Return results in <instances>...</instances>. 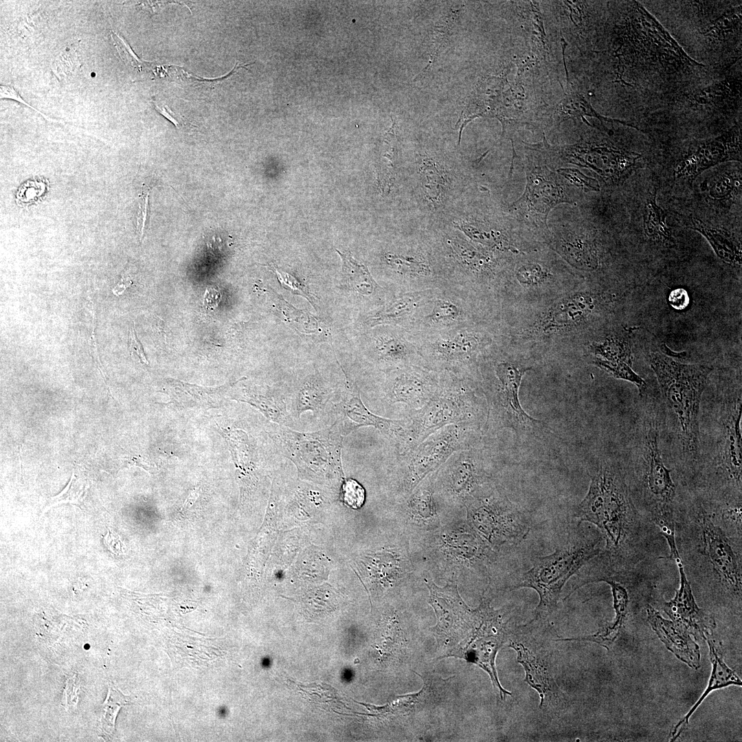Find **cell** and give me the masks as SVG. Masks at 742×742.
Returning <instances> with one entry per match:
<instances>
[{"mask_svg": "<svg viewBox=\"0 0 742 742\" xmlns=\"http://www.w3.org/2000/svg\"><path fill=\"white\" fill-rule=\"evenodd\" d=\"M428 587L429 603L437 617L433 631L442 657H459L476 664L489 675L502 699L511 695L502 686L495 666L497 653L510 633L506 611L494 609L485 598L472 609L455 585Z\"/></svg>", "mask_w": 742, "mask_h": 742, "instance_id": "cell-1", "label": "cell"}, {"mask_svg": "<svg viewBox=\"0 0 742 742\" xmlns=\"http://www.w3.org/2000/svg\"><path fill=\"white\" fill-rule=\"evenodd\" d=\"M649 362L659 384L660 434L666 435L668 453L679 467L696 470L701 399L713 368L684 363L660 352H651Z\"/></svg>", "mask_w": 742, "mask_h": 742, "instance_id": "cell-2", "label": "cell"}, {"mask_svg": "<svg viewBox=\"0 0 742 742\" xmlns=\"http://www.w3.org/2000/svg\"><path fill=\"white\" fill-rule=\"evenodd\" d=\"M578 522L595 525L606 542V549L618 554L633 525L635 508L625 474L619 464L604 461L591 476L587 494L576 508Z\"/></svg>", "mask_w": 742, "mask_h": 742, "instance_id": "cell-3", "label": "cell"}, {"mask_svg": "<svg viewBox=\"0 0 742 742\" xmlns=\"http://www.w3.org/2000/svg\"><path fill=\"white\" fill-rule=\"evenodd\" d=\"M603 539L574 529L563 544L550 554L537 557L532 567L517 578L512 589L531 588L539 597L535 617L530 622L545 620L556 610L564 585L600 554Z\"/></svg>", "mask_w": 742, "mask_h": 742, "instance_id": "cell-4", "label": "cell"}, {"mask_svg": "<svg viewBox=\"0 0 742 742\" xmlns=\"http://www.w3.org/2000/svg\"><path fill=\"white\" fill-rule=\"evenodd\" d=\"M486 406L465 383L444 377L429 401L403 418V429L394 445L397 454L415 448L437 430L452 424L477 422L484 427Z\"/></svg>", "mask_w": 742, "mask_h": 742, "instance_id": "cell-5", "label": "cell"}, {"mask_svg": "<svg viewBox=\"0 0 742 742\" xmlns=\"http://www.w3.org/2000/svg\"><path fill=\"white\" fill-rule=\"evenodd\" d=\"M643 401L635 423L630 458L651 513L673 509L676 487L662 456L659 402L649 398Z\"/></svg>", "mask_w": 742, "mask_h": 742, "instance_id": "cell-6", "label": "cell"}, {"mask_svg": "<svg viewBox=\"0 0 742 742\" xmlns=\"http://www.w3.org/2000/svg\"><path fill=\"white\" fill-rule=\"evenodd\" d=\"M482 429L484 425L477 422L452 424L437 430L415 448L397 454L393 466L396 493L406 497L453 453L478 446Z\"/></svg>", "mask_w": 742, "mask_h": 742, "instance_id": "cell-7", "label": "cell"}, {"mask_svg": "<svg viewBox=\"0 0 742 742\" xmlns=\"http://www.w3.org/2000/svg\"><path fill=\"white\" fill-rule=\"evenodd\" d=\"M464 506L471 526L495 551L520 543L530 530L529 516L493 482L471 497Z\"/></svg>", "mask_w": 742, "mask_h": 742, "instance_id": "cell-8", "label": "cell"}, {"mask_svg": "<svg viewBox=\"0 0 742 742\" xmlns=\"http://www.w3.org/2000/svg\"><path fill=\"white\" fill-rule=\"evenodd\" d=\"M712 409V434L708 451L701 455L709 460L717 473L741 493L742 444L741 422L742 417L741 387L726 392L715 401ZM700 463V462H699Z\"/></svg>", "mask_w": 742, "mask_h": 742, "instance_id": "cell-9", "label": "cell"}, {"mask_svg": "<svg viewBox=\"0 0 742 742\" xmlns=\"http://www.w3.org/2000/svg\"><path fill=\"white\" fill-rule=\"evenodd\" d=\"M276 437L284 455L298 470L314 477L341 475L344 436L335 423L315 432H300L288 427H277Z\"/></svg>", "mask_w": 742, "mask_h": 742, "instance_id": "cell-10", "label": "cell"}, {"mask_svg": "<svg viewBox=\"0 0 742 742\" xmlns=\"http://www.w3.org/2000/svg\"><path fill=\"white\" fill-rule=\"evenodd\" d=\"M510 361H499L495 368L496 382L486 393L487 417L484 429H513L521 436L533 431L540 421L528 415L519 400V388L523 376L530 370Z\"/></svg>", "mask_w": 742, "mask_h": 742, "instance_id": "cell-11", "label": "cell"}, {"mask_svg": "<svg viewBox=\"0 0 742 742\" xmlns=\"http://www.w3.org/2000/svg\"><path fill=\"white\" fill-rule=\"evenodd\" d=\"M492 482L489 457L477 446L453 453L434 472V490L448 502L464 505Z\"/></svg>", "mask_w": 742, "mask_h": 742, "instance_id": "cell-12", "label": "cell"}, {"mask_svg": "<svg viewBox=\"0 0 742 742\" xmlns=\"http://www.w3.org/2000/svg\"><path fill=\"white\" fill-rule=\"evenodd\" d=\"M527 183L523 195L512 204L519 213L537 225L546 226L550 211L561 203H574L562 179L546 166L527 168Z\"/></svg>", "mask_w": 742, "mask_h": 742, "instance_id": "cell-13", "label": "cell"}, {"mask_svg": "<svg viewBox=\"0 0 742 742\" xmlns=\"http://www.w3.org/2000/svg\"><path fill=\"white\" fill-rule=\"evenodd\" d=\"M336 421L344 436L362 427H374L395 445L403 429V419L392 420L370 412L361 399L359 391L352 382H347L346 392L338 406Z\"/></svg>", "mask_w": 742, "mask_h": 742, "instance_id": "cell-14", "label": "cell"}, {"mask_svg": "<svg viewBox=\"0 0 742 742\" xmlns=\"http://www.w3.org/2000/svg\"><path fill=\"white\" fill-rule=\"evenodd\" d=\"M705 554L722 583L734 594L741 595V563L723 531L707 517L703 519Z\"/></svg>", "mask_w": 742, "mask_h": 742, "instance_id": "cell-15", "label": "cell"}, {"mask_svg": "<svg viewBox=\"0 0 742 742\" xmlns=\"http://www.w3.org/2000/svg\"><path fill=\"white\" fill-rule=\"evenodd\" d=\"M438 383L429 373L405 368L391 373L384 390V400L389 405L403 404L411 411L425 406L434 395Z\"/></svg>", "mask_w": 742, "mask_h": 742, "instance_id": "cell-16", "label": "cell"}, {"mask_svg": "<svg viewBox=\"0 0 742 742\" xmlns=\"http://www.w3.org/2000/svg\"><path fill=\"white\" fill-rule=\"evenodd\" d=\"M675 561L679 572V588L673 599L663 605V609L672 621L682 627L695 637L705 638L715 627L714 620L700 609L695 600L687 580L680 555Z\"/></svg>", "mask_w": 742, "mask_h": 742, "instance_id": "cell-17", "label": "cell"}, {"mask_svg": "<svg viewBox=\"0 0 742 742\" xmlns=\"http://www.w3.org/2000/svg\"><path fill=\"white\" fill-rule=\"evenodd\" d=\"M728 136H722L706 142L686 155L675 166L673 174L676 179L693 181L702 172L719 163L736 160L741 161V148L739 142L728 141Z\"/></svg>", "mask_w": 742, "mask_h": 742, "instance_id": "cell-18", "label": "cell"}, {"mask_svg": "<svg viewBox=\"0 0 742 742\" xmlns=\"http://www.w3.org/2000/svg\"><path fill=\"white\" fill-rule=\"evenodd\" d=\"M508 647L516 651L517 662L525 670L524 682L538 692L541 697L539 708L559 703L562 693L554 681L546 657L516 640H511Z\"/></svg>", "mask_w": 742, "mask_h": 742, "instance_id": "cell-19", "label": "cell"}, {"mask_svg": "<svg viewBox=\"0 0 742 742\" xmlns=\"http://www.w3.org/2000/svg\"><path fill=\"white\" fill-rule=\"evenodd\" d=\"M647 620L660 640L677 658L688 666L700 667L701 654L698 644L682 627L662 618L651 605L647 607Z\"/></svg>", "mask_w": 742, "mask_h": 742, "instance_id": "cell-20", "label": "cell"}, {"mask_svg": "<svg viewBox=\"0 0 742 742\" xmlns=\"http://www.w3.org/2000/svg\"><path fill=\"white\" fill-rule=\"evenodd\" d=\"M599 302L596 295L588 293L565 298L549 309L539 322L540 328L546 332L563 330L578 324L596 311Z\"/></svg>", "mask_w": 742, "mask_h": 742, "instance_id": "cell-21", "label": "cell"}, {"mask_svg": "<svg viewBox=\"0 0 742 742\" xmlns=\"http://www.w3.org/2000/svg\"><path fill=\"white\" fill-rule=\"evenodd\" d=\"M596 581H604L611 587L615 611L614 619L601 627L593 635L579 638H563L558 640L590 641L598 643L609 649L618 638L627 618L629 605L628 592L625 586L612 576L604 575L592 580V582Z\"/></svg>", "mask_w": 742, "mask_h": 742, "instance_id": "cell-22", "label": "cell"}, {"mask_svg": "<svg viewBox=\"0 0 742 742\" xmlns=\"http://www.w3.org/2000/svg\"><path fill=\"white\" fill-rule=\"evenodd\" d=\"M709 647V655L712 665L711 675L707 688L690 711L674 727L671 741H675L688 725V720L708 695L715 689L730 685L741 686V680L723 662V657L710 634L704 638Z\"/></svg>", "mask_w": 742, "mask_h": 742, "instance_id": "cell-23", "label": "cell"}, {"mask_svg": "<svg viewBox=\"0 0 742 742\" xmlns=\"http://www.w3.org/2000/svg\"><path fill=\"white\" fill-rule=\"evenodd\" d=\"M690 227L701 234L708 241L717 256L725 262L741 265V245L735 237L724 229L713 227L694 217Z\"/></svg>", "mask_w": 742, "mask_h": 742, "instance_id": "cell-24", "label": "cell"}, {"mask_svg": "<svg viewBox=\"0 0 742 742\" xmlns=\"http://www.w3.org/2000/svg\"><path fill=\"white\" fill-rule=\"evenodd\" d=\"M479 341L469 335L439 341L431 352L433 361L444 366H458L468 362L478 348Z\"/></svg>", "mask_w": 742, "mask_h": 742, "instance_id": "cell-25", "label": "cell"}, {"mask_svg": "<svg viewBox=\"0 0 742 742\" xmlns=\"http://www.w3.org/2000/svg\"><path fill=\"white\" fill-rule=\"evenodd\" d=\"M434 472L428 475L406 497L403 504L408 517L418 524H428L436 517L434 494Z\"/></svg>", "mask_w": 742, "mask_h": 742, "instance_id": "cell-26", "label": "cell"}, {"mask_svg": "<svg viewBox=\"0 0 742 742\" xmlns=\"http://www.w3.org/2000/svg\"><path fill=\"white\" fill-rule=\"evenodd\" d=\"M656 196V190H654L644 203V231L652 240L668 243L673 241L672 232L666 223V212L657 204Z\"/></svg>", "mask_w": 742, "mask_h": 742, "instance_id": "cell-27", "label": "cell"}, {"mask_svg": "<svg viewBox=\"0 0 742 742\" xmlns=\"http://www.w3.org/2000/svg\"><path fill=\"white\" fill-rule=\"evenodd\" d=\"M318 378L313 376L305 381L293 401V413L297 418L307 412H318L326 406L330 396Z\"/></svg>", "mask_w": 742, "mask_h": 742, "instance_id": "cell-28", "label": "cell"}, {"mask_svg": "<svg viewBox=\"0 0 742 742\" xmlns=\"http://www.w3.org/2000/svg\"><path fill=\"white\" fill-rule=\"evenodd\" d=\"M590 349L595 357L633 366V346L628 335L611 336L602 341L594 343Z\"/></svg>", "mask_w": 742, "mask_h": 742, "instance_id": "cell-29", "label": "cell"}, {"mask_svg": "<svg viewBox=\"0 0 742 742\" xmlns=\"http://www.w3.org/2000/svg\"><path fill=\"white\" fill-rule=\"evenodd\" d=\"M702 190L713 201H726L741 188V170H721L710 176L701 184Z\"/></svg>", "mask_w": 742, "mask_h": 742, "instance_id": "cell-30", "label": "cell"}, {"mask_svg": "<svg viewBox=\"0 0 742 742\" xmlns=\"http://www.w3.org/2000/svg\"><path fill=\"white\" fill-rule=\"evenodd\" d=\"M337 251L342 260L343 278L346 285L362 295L371 294L376 284L368 268L355 260L350 253Z\"/></svg>", "mask_w": 742, "mask_h": 742, "instance_id": "cell-31", "label": "cell"}, {"mask_svg": "<svg viewBox=\"0 0 742 742\" xmlns=\"http://www.w3.org/2000/svg\"><path fill=\"white\" fill-rule=\"evenodd\" d=\"M392 127L385 135L384 143L387 146L386 151L383 154L385 162L378 168L381 186L385 192H388L394 183L398 153V140L396 135V122L392 119Z\"/></svg>", "mask_w": 742, "mask_h": 742, "instance_id": "cell-32", "label": "cell"}, {"mask_svg": "<svg viewBox=\"0 0 742 742\" xmlns=\"http://www.w3.org/2000/svg\"><path fill=\"white\" fill-rule=\"evenodd\" d=\"M131 698L124 696L113 685L111 684L106 699L102 704L100 729L102 735L108 738L114 732L115 720L121 707L130 703Z\"/></svg>", "mask_w": 742, "mask_h": 742, "instance_id": "cell-33", "label": "cell"}, {"mask_svg": "<svg viewBox=\"0 0 742 742\" xmlns=\"http://www.w3.org/2000/svg\"><path fill=\"white\" fill-rule=\"evenodd\" d=\"M592 363L614 378L625 380L636 385L641 396L647 393V385L646 381L629 364L623 362H612L597 357H595Z\"/></svg>", "mask_w": 742, "mask_h": 742, "instance_id": "cell-34", "label": "cell"}, {"mask_svg": "<svg viewBox=\"0 0 742 742\" xmlns=\"http://www.w3.org/2000/svg\"><path fill=\"white\" fill-rule=\"evenodd\" d=\"M458 19V10L453 12H449L447 14L444 16L442 20L436 24L434 29V37L433 48L431 51L430 60L428 65L420 74L422 76L423 73L428 71L429 67L432 65L433 62L438 58L439 53L445 48L447 43L449 41V38L451 35V31L453 27V23Z\"/></svg>", "mask_w": 742, "mask_h": 742, "instance_id": "cell-35", "label": "cell"}, {"mask_svg": "<svg viewBox=\"0 0 742 742\" xmlns=\"http://www.w3.org/2000/svg\"><path fill=\"white\" fill-rule=\"evenodd\" d=\"M412 352L406 345L398 339L383 341L376 348V359L391 365L403 364L411 357Z\"/></svg>", "mask_w": 742, "mask_h": 742, "instance_id": "cell-36", "label": "cell"}, {"mask_svg": "<svg viewBox=\"0 0 742 742\" xmlns=\"http://www.w3.org/2000/svg\"><path fill=\"white\" fill-rule=\"evenodd\" d=\"M74 473L66 487L57 495L51 498L42 512L44 514L49 508L59 504L72 503L80 506L87 485L78 480Z\"/></svg>", "mask_w": 742, "mask_h": 742, "instance_id": "cell-37", "label": "cell"}, {"mask_svg": "<svg viewBox=\"0 0 742 742\" xmlns=\"http://www.w3.org/2000/svg\"><path fill=\"white\" fill-rule=\"evenodd\" d=\"M110 36L121 59L128 67L141 72L150 65V62L139 58L126 41L116 32L111 31Z\"/></svg>", "mask_w": 742, "mask_h": 742, "instance_id": "cell-38", "label": "cell"}, {"mask_svg": "<svg viewBox=\"0 0 742 742\" xmlns=\"http://www.w3.org/2000/svg\"><path fill=\"white\" fill-rule=\"evenodd\" d=\"M386 258L390 265L402 273L422 276L430 273V268L427 263L413 258L389 254Z\"/></svg>", "mask_w": 742, "mask_h": 742, "instance_id": "cell-39", "label": "cell"}, {"mask_svg": "<svg viewBox=\"0 0 742 742\" xmlns=\"http://www.w3.org/2000/svg\"><path fill=\"white\" fill-rule=\"evenodd\" d=\"M414 306V301L413 298L407 297L401 298L394 302L389 308L373 317L371 324L372 325L379 324L401 318L410 312Z\"/></svg>", "mask_w": 742, "mask_h": 742, "instance_id": "cell-40", "label": "cell"}, {"mask_svg": "<svg viewBox=\"0 0 742 742\" xmlns=\"http://www.w3.org/2000/svg\"><path fill=\"white\" fill-rule=\"evenodd\" d=\"M548 275L547 270L536 262L523 265L517 271L519 282L528 286L541 284L547 278Z\"/></svg>", "mask_w": 742, "mask_h": 742, "instance_id": "cell-41", "label": "cell"}, {"mask_svg": "<svg viewBox=\"0 0 742 742\" xmlns=\"http://www.w3.org/2000/svg\"><path fill=\"white\" fill-rule=\"evenodd\" d=\"M79 59L75 49H69L61 53L54 63V71L57 77H67L71 75L79 67Z\"/></svg>", "mask_w": 742, "mask_h": 742, "instance_id": "cell-42", "label": "cell"}, {"mask_svg": "<svg viewBox=\"0 0 742 742\" xmlns=\"http://www.w3.org/2000/svg\"><path fill=\"white\" fill-rule=\"evenodd\" d=\"M557 172L583 190L598 191L600 190L599 183L596 179L583 175L578 170L561 168L557 170Z\"/></svg>", "mask_w": 742, "mask_h": 742, "instance_id": "cell-43", "label": "cell"}, {"mask_svg": "<svg viewBox=\"0 0 742 742\" xmlns=\"http://www.w3.org/2000/svg\"><path fill=\"white\" fill-rule=\"evenodd\" d=\"M342 496L344 502L353 508H360L365 500V491L357 481L346 480L342 485Z\"/></svg>", "mask_w": 742, "mask_h": 742, "instance_id": "cell-44", "label": "cell"}, {"mask_svg": "<svg viewBox=\"0 0 742 742\" xmlns=\"http://www.w3.org/2000/svg\"><path fill=\"white\" fill-rule=\"evenodd\" d=\"M459 314V309L455 304L448 301L440 300L433 309L431 319L436 322L451 321L456 319Z\"/></svg>", "mask_w": 742, "mask_h": 742, "instance_id": "cell-45", "label": "cell"}, {"mask_svg": "<svg viewBox=\"0 0 742 742\" xmlns=\"http://www.w3.org/2000/svg\"><path fill=\"white\" fill-rule=\"evenodd\" d=\"M149 191L150 190L148 187H146L143 190V192L140 196V200L139 202V209L137 216V229L139 235L140 240H142L144 235L145 224L146 221Z\"/></svg>", "mask_w": 742, "mask_h": 742, "instance_id": "cell-46", "label": "cell"}, {"mask_svg": "<svg viewBox=\"0 0 742 742\" xmlns=\"http://www.w3.org/2000/svg\"><path fill=\"white\" fill-rule=\"evenodd\" d=\"M669 304L677 310L686 308L690 302L688 292L682 288L673 290L668 297Z\"/></svg>", "mask_w": 742, "mask_h": 742, "instance_id": "cell-47", "label": "cell"}, {"mask_svg": "<svg viewBox=\"0 0 742 742\" xmlns=\"http://www.w3.org/2000/svg\"><path fill=\"white\" fill-rule=\"evenodd\" d=\"M128 348L131 355H135L144 363L148 364V360L144 352L142 344L136 336L134 324L129 330Z\"/></svg>", "mask_w": 742, "mask_h": 742, "instance_id": "cell-48", "label": "cell"}, {"mask_svg": "<svg viewBox=\"0 0 742 742\" xmlns=\"http://www.w3.org/2000/svg\"><path fill=\"white\" fill-rule=\"evenodd\" d=\"M104 542L107 549L114 554L123 553V543L120 537L111 528L108 529L104 537Z\"/></svg>", "mask_w": 742, "mask_h": 742, "instance_id": "cell-49", "label": "cell"}, {"mask_svg": "<svg viewBox=\"0 0 742 742\" xmlns=\"http://www.w3.org/2000/svg\"><path fill=\"white\" fill-rule=\"evenodd\" d=\"M0 98L1 99H5V98H6V99H12V100H16V101H17L19 102H21V103L27 106L28 107L32 109L35 111H37L38 113L41 114L45 118H46V119L47 118V117L46 115H45L44 114L41 113L39 111H38L36 109L34 108L32 106H31L30 104L27 103L21 98V96L18 93V92L15 90V89L13 87L10 86V85H0Z\"/></svg>", "mask_w": 742, "mask_h": 742, "instance_id": "cell-50", "label": "cell"}, {"mask_svg": "<svg viewBox=\"0 0 742 742\" xmlns=\"http://www.w3.org/2000/svg\"><path fill=\"white\" fill-rule=\"evenodd\" d=\"M132 282L131 269L130 268L126 267L121 274L120 281L112 290L113 294L115 295L122 294L125 289L132 284Z\"/></svg>", "mask_w": 742, "mask_h": 742, "instance_id": "cell-51", "label": "cell"}, {"mask_svg": "<svg viewBox=\"0 0 742 742\" xmlns=\"http://www.w3.org/2000/svg\"><path fill=\"white\" fill-rule=\"evenodd\" d=\"M92 315H93V319H92L93 330H92L91 335V337H90V342H89L90 343L91 352V355H92V357H93V358L94 359V361L96 363V366H97L98 368L99 369V370L100 371V372L102 374L104 380L106 381V376H105V375H104V374L103 372L102 366L101 364V362H100V358H99V356H98V354L97 344H96V339H95V330H94L95 329V326H94L95 314H94L93 311H92Z\"/></svg>", "mask_w": 742, "mask_h": 742, "instance_id": "cell-52", "label": "cell"}, {"mask_svg": "<svg viewBox=\"0 0 742 742\" xmlns=\"http://www.w3.org/2000/svg\"><path fill=\"white\" fill-rule=\"evenodd\" d=\"M221 298V295L220 292L212 288L206 290L204 295L203 304L207 308L213 309L218 306Z\"/></svg>", "mask_w": 742, "mask_h": 742, "instance_id": "cell-53", "label": "cell"}, {"mask_svg": "<svg viewBox=\"0 0 742 742\" xmlns=\"http://www.w3.org/2000/svg\"><path fill=\"white\" fill-rule=\"evenodd\" d=\"M153 104H154V106H155V110L159 113H160L161 115H163L167 120L170 121L176 127L179 128L180 126L181 122L179 121V119H178L177 116H176L175 114L167 106H159L155 102V101H153Z\"/></svg>", "mask_w": 742, "mask_h": 742, "instance_id": "cell-54", "label": "cell"}, {"mask_svg": "<svg viewBox=\"0 0 742 742\" xmlns=\"http://www.w3.org/2000/svg\"><path fill=\"white\" fill-rule=\"evenodd\" d=\"M199 493H200V488L199 487H196V488H194L190 493V494L188 495V497L186 498L184 504H183L181 510H179L180 514H184L185 513H186L187 510H188L190 509V508L194 504V503L197 499V498H198V497L199 495Z\"/></svg>", "mask_w": 742, "mask_h": 742, "instance_id": "cell-55", "label": "cell"}, {"mask_svg": "<svg viewBox=\"0 0 742 742\" xmlns=\"http://www.w3.org/2000/svg\"><path fill=\"white\" fill-rule=\"evenodd\" d=\"M156 327H157L159 333H161V335L164 337V341H166V333L164 331V322L159 317H156Z\"/></svg>", "mask_w": 742, "mask_h": 742, "instance_id": "cell-56", "label": "cell"}]
</instances>
